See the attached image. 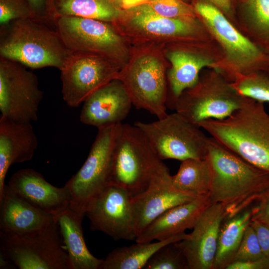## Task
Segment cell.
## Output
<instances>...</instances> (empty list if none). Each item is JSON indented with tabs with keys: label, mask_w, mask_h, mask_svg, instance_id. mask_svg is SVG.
Instances as JSON below:
<instances>
[{
	"label": "cell",
	"mask_w": 269,
	"mask_h": 269,
	"mask_svg": "<svg viewBox=\"0 0 269 269\" xmlns=\"http://www.w3.org/2000/svg\"><path fill=\"white\" fill-rule=\"evenodd\" d=\"M245 7L258 45L269 54V0H246Z\"/></svg>",
	"instance_id": "29"
},
{
	"label": "cell",
	"mask_w": 269,
	"mask_h": 269,
	"mask_svg": "<svg viewBox=\"0 0 269 269\" xmlns=\"http://www.w3.org/2000/svg\"><path fill=\"white\" fill-rule=\"evenodd\" d=\"M53 25L35 19L16 20L0 26V57L32 69L59 70L71 53Z\"/></svg>",
	"instance_id": "3"
},
{
	"label": "cell",
	"mask_w": 269,
	"mask_h": 269,
	"mask_svg": "<svg viewBox=\"0 0 269 269\" xmlns=\"http://www.w3.org/2000/svg\"><path fill=\"white\" fill-rule=\"evenodd\" d=\"M226 269H269V254L251 262H235Z\"/></svg>",
	"instance_id": "37"
},
{
	"label": "cell",
	"mask_w": 269,
	"mask_h": 269,
	"mask_svg": "<svg viewBox=\"0 0 269 269\" xmlns=\"http://www.w3.org/2000/svg\"><path fill=\"white\" fill-rule=\"evenodd\" d=\"M167 57L171 67L167 75L170 96L166 100V107L174 110L182 93L196 84L202 69L215 64L207 56L184 50L171 51Z\"/></svg>",
	"instance_id": "23"
},
{
	"label": "cell",
	"mask_w": 269,
	"mask_h": 269,
	"mask_svg": "<svg viewBox=\"0 0 269 269\" xmlns=\"http://www.w3.org/2000/svg\"><path fill=\"white\" fill-rule=\"evenodd\" d=\"M0 254L20 269H69L57 221L26 234L0 232Z\"/></svg>",
	"instance_id": "5"
},
{
	"label": "cell",
	"mask_w": 269,
	"mask_h": 269,
	"mask_svg": "<svg viewBox=\"0 0 269 269\" xmlns=\"http://www.w3.org/2000/svg\"><path fill=\"white\" fill-rule=\"evenodd\" d=\"M132 105L124 84L116 78L97 90L83 103L80 120L97 129L120 124L129 114Z\"/></svg>",
	"instance_id": "18"
},
{
	"label": "cell",
	"mask_w": 269,
	"mask_h": 269,
	"mask_svg": "<svg viewBox=\"0 0 269 269\" xmlns=\"http://www.w3.org/2000/svg\"><path fill=\"white\" fill-rule=\"evenodd\" d=\"M195 8L223 47L229 62L227 72L234 81L257 71H269V54L242 34L220 9L206 0L197 2Z\"/></svg>",
	"instance_id": "6"
},
{
	"label": "cell",
	"mask_w": 269,
	"mask_h": 269,
	"mask_svg": "<svg viewBox=\"0 0 269 269\" xmlns=\"http://www.w3.org/2000/svg\"><path fill=\"white\" fill-rule=\"evenodd\" d=\"M199 196L181 192L172 185V175L162 161L145 191L132 197L134 225L137 237L152 221L167 210Z\"/></svg>",
	"instance_id": "15"
},
{
	"label": "cell",
	"mask_w": 269,
	"mask_h": 269,
	"mask_svg": "<svg viewBox=\"0 0 269 269\" xmlns=\"http://www.w3.org/2000/svg\"><path fill=\"white\" fill-rule=\"evenodd\" d=\"M132 196L125 190L108 185L88 203L85 215L93 231L115 240L135 241Z\"/></svg>",
	"instance_id": "13"
},
{
	"label": "cell",
	"mask_w": 269,
	"mask_h": 269,
	"mask_svg": "<svg viewBox=\"0 0 269 269\" xmlns=\"http://www.w3.org/2000/svg\"><path fill=\"white\" fill-rule=\"evenodd\" d=\"M143 269H189V267L177 242L166 244L159 249Z\"/></svg>",
	"instance_id": "31"
},
{
	"label": "cell",
	"mask_w": 269,
	"mask_h": 269,
	"mask_svg": "<svg viewBox=\"0 0 269 269\" xmlns=\"http://www.w3.org/2000/svg\"><path fill=\"white\" fill-rule=\"evenodd\" d=\"M188 234L183 233L157 242H136L129 246L116 248L105 259L100 269H143L151 256L166 244L181 241Z\"/></svg>",
	"instance_id": "25"
},
{
	"label": "cell",
	"mask_w": 269,
	"mask_h": 269,
	"mask_svg": "<svg viewBox=\"0 0 269 269\" xmlns=\"http://www.w3.org/2000/svg\"><path fill=\"white\" fill-rule=\"evenodd\" d=\"M56 221L46 213L11 193L5 185L0 196V232L26 234L44 229Z\"/></svg>",
	"instance_id": "21"
},
{
	"label": "cell",
	"mask_w": 269,
	"mask_h": 269,
	"mask_svg": "<svg viewBox=\"0 0 269 269\" xmlns=\"http://www.w3.org/2000/svg\"><path fill=\"white\" fill-rule=\"evenodd\" d=\"M161 162L139 128L120 123L108 185L120 187L135 196L146 190Z\"/></svg>",
	"instance_id": "4"
},
{
	"label": "cell",
	"mask_w": 269,
	"mask_h": 269,
	"mask_svg": "<svg viewBox=\"0 0 269 269\" xmlns=\"http://www.w3.org/2000/svg\"><path fill=\"white\" fill-rule=\"evenodd\" d=\"M23 19L45 21L34 12L26 0H0V26Z\"/></svg>",
	"instance_id": "32"
},
{
	"label": "cell",
	"mask_w": 269,
	"mask_h": 269,
	"mask_svg": "<svg viewBox=\"0 0 269 269\" xmlns=\"http://www.w3.org/2000/svg\"><path fill=\"white\" fill-rule=\"evenodd\" d=\"M145 134L159 158L181 161L206 158L209 136L177 112L152 122L134 124Z\"/></svg>",
	"instance_id": "7"
},
{
	"label": "cell",
	"mask_w": 269,
	"mask_h": 269,
	"mask_svg": "<svg viewBox=\"0 0 269 269\" xmlns=\"http://www.w3.org/2000/svg\"><path fill=\"white\" fill-rule=\"evenodd\" d=\"M116 5L124 9H132L147 3L149 0H113Z\"/></svg>",
	"instance_id": "39"
},
{
	"label": "cell",
	"mask_w": 269,
	"mask_h": 269,
	"mask_svg": "<svg viewBox=\"0 0 269 269\" xmlns=\"http://www.w3.org/2000/svg\"><path fill=\"white\" fill-rule=\"evenodd\" d=\"M232 85L241 95L269 103V71H259L236 78Z\"/></svg>",
	"instance_id": "30"
},
{
	"label": "cell",
	"mask_w": 269,
	"mask_h": 269,
	"mask_svg": "<svg viewBox=\"0 0 269 269\" xmlns=\"http://www.w3.org/2000/svg\"><path fill=\"white\" fill-rule=\"evenodd\" d=\"M220 9L223 13L230 14L232 11V0H206Z\"/></svg>",
	"instance_id": "40"
},
{
	"label": "cell",
	"mask_w": 269,
	"mask_h": 269,
	"mask_svg": "<svg viewBox=\"0 0 269 269\" xmlns=\"http://www.w3.org/2000/svg\"><path fill=\"white\" fill-rule=\"evenodd\" d=\"M156 13L169 18H194L193 9L180 0H149L147 2Z\"/></svg>",
	"instance_id": "34"
},
{
	"label": "cell",
	"mask_w": 269,
	"mask_h": 269,
	"mask_svg": "<svg viewBox=\"0 0 269 269\" xmlns=\"http://www.w3.org/2000/svg\"><path fill=\"white\" fill-rule=\"evenodd\" d=\"M251 225L257 234L263 253L269 254V227L255 220L251 221Z\"/></svg>",
	"instance_id": "38"
},
{
	"label": "cell",
	"mask_w": 269,
	"mask_h": 269,
	"mask_svg": "<svg viewBox=\"0 0 269 269\" xmlns=\"http://www.w3.org/2000/svg\"><path fill=\"white\" fill-rule=\"evenodd\" d=\"M212 178V169L207 157L189 159L181 161L177 172L172 175V182L179 191L202 196L209 194Z\"/></svg>",
	"instance_id": "27"
},
{
	"label": "cell",
	"mask_w": 269,
	"mask_h": 269,
	"mask_svg": "<svg viewBox=\"0 0 269 269\" xmlns=\"http://www.w3.org/2000/svg\"><path fill=\"white\" fill-rule=\"evenodd\" d=\"M84 216L69 207L55 216L68 253L69 269H100L103 259L93 256L85 242L82 228Z\"/></svg>",
	"instance_id": "22"
},
{
	"label": "cell",
	"mask_w": 269,
	"mask_h": 269,
	"mask_svg": "<svg viewBox=\"0 0 269 269\" xmlns=\"http://www.w3.org/2000/svg\"><path fill=\"white\" fill-rule=\"evenodd\" d=\"M252 220L269 227V188L251 206Z\"/></svg>",
	"instance_id": "35"
},
{
	"label": "cell",
	"mask_w": 269,
	"mask_h": 269,
	"mask_svg": "<svg viewBox=\"0 0 269 269\" xmlns=\"http://www.w3.org/2000/svg\"><path fill=\"white\" fill-rule=\"evenodd\" d=\"M118 124L98 128L83 165L66 183L71 194L70 207L85 215L89 201L108 185Z\"/></svg>",
	"instance_id": "9"
},
{
	"label": "cell",
	"mask_w": 269,
	"mask_h": 269,
	"mask_svg": "<svg viewBox=\"0 0 269 269\" xmlns=\"http://www.w3.org/2000/svg\"><path fill=\"white\" fill-rule=\"evenodd\" d=\"M111 61L90 53L72 51L60 70L66 104L76 108L97 90L117 78V68Z\"/></svg>",
	"instance_id": "11"
},
{
	"label": "cell",
	"mask_w": 269,
	"mask_h": 269,
	"mask_svg": "<svg viewBox=\"0 0 269 269\" xmlns=\"http://www.w3.org/2000/svg\"><path fill=\"white\" fill-rule=\"evenodd\" d=\"M6 186L14 195L54 216L70 205L71 194L65 185L62 187L53 186L40 173L32 168L17 171L11 176Z\"/></svg>",
	"instance_id": "17"
},
{
	"label": "cell",
	"mask_w": 269,
	"mask_h": 269,
	"mask_svg": "<svg viewBox=\"0 0 269 269\" xmlns=\"http://www.w3.org/2000/svg\"><path fill=\"white\" fill-rule=\"evenodd\" d=\"M206 157L212 174L211 203L223 205L225 219L251 207L269 188V172L247 162L211 136Z\"/></svg>",
	"instance_id": "1"
},
{
	"label": "cell",
	"mask_w": 269,
	"mask_h": 269,
	"mask_svg": "<svg viewBox=\"0 0 269 269\" xmlns=\"http://www.w3.org/2000/svg\"><path fill=\"white\" fill-rule=\"evenodd\" d=\"M34 12L44 21L54 25L55 17L53 6L47 0H26Z\"/></svg>",
	"instance_id": "36"
},
{
	"label": "cell",
	"mask_w": 269,
	"mask_h": 269,
	"mask_svg": "<svg viewBox=\"0 0 269 269\" xmlns=\"http://www.w3.org/2000/svg\"><path fill=\"white\" fill-rule=\"evenodd\" d=\"M38 143L31 123H18L0 116V196L9 166L31 160Z\"/></svg>",
	"instance_id": "19"
},
{
	"label": "cell",
	"mask_w": 269,
	"mask_h": 269,
	"mask_svg": "<svg viewBox=\"0 0 269 269\" xmlns=\"http://www.w3.org/2000/svg\"><path fill=\"white\" fill-rule=\"evenodd\" d=\"M225 218L223 205L211 204L200 216L192 232L178 242L189 269H212L219 231Z\"/></svg>",
	"instance_id": "16"
},
{
	"label": "cell",
	"mask_w": 269,
	"mask_h": 269,
	"mask_svg": "<svg viewBox=\"0 0 269 269\" xmlns=\"http://www.w3.org/2000/svg\"><path fill=\"white\" fill-rule=\"evenodd\" d=\"M117 78L126 87L133 105L157 119L166 116L167 87L165 69L156 57L146 55L137 58Z\"/></svg>",
	"instance_id": "12"
},
{
	"label": "cell",
	"mask_w": 269,
	"mask_h": 269,
	"mask_svg": "<svg viewBox=\"0 0 269 269\" xmlns=\"http://www.w3.org/2000/svg\"><path fill=\"white\" fill-rule=\"evenodd\" d=\"M131 22L137 29L156 36H185L196 29L194 18H169L154 12L148 3L132 8Z\"/></svg>",
	"instance_id": "24"
},
{
	"label": "cell",
	"mask_w": 269,
	"mask_h": 269,
	"mask_svg": "<svg viewBox=\"0 0 269 269\" xmlns=\"http://www.w3.org/2000/svg\"><path fill=\"white\" fill-rule=\"evenodd\" d=\"M211 204L209 194L175 206L152 221L138 236L135 242L163 241L193 229L203 211Z\"/></svg>",
	"instance_id": "20"
},
{
	"label": "cell",
	"mask_w": 269,
	"mask_h": 269,
	"mask_svg": "<svg viewBox=\"0 0 269 269\" xmlns=\"http://www.w3.org/2000/svg\"><path fill=\"white\" fill-rule=\"evenodd\" d=\"M265 255L257 234L250 224L244 233L234 262L254 261L261 258Z\"/></svg>",
	"instance_id": "33"
},
{
	"label": "cell",
	"mask_w": 269,
	"mask_h": 269,
	"mask_svg": "<svg viewBox=\"0 0 269 269\" xmlns=\"http://www.w3.org/2000/svg\"><path fill=\"white\" fill-rule=\"evenodd\" d=\"M251 221V207L224 220L219 231L212 269H226L234 262L244 233Z\"/></svg>",
	"instance_id": "26"
},
{
	"label": "cell",
	"mask_w": 269,
	"mask_h": 269,
	"mask_svg": "<svg viewBox=\"0 0 269 269\" xmlns=\"http://www.w3.org/2000/svg\"><path fill=\"white\" fill-rule=\"evenodd\" d=\"M53 7L54 19L70 16L110 22L117 20L120 14L113 0H53Z\"/></svg>",
	"instance_id": "28"
},
{
	"label": "cell",
	"mask_w": 269,
	"mask_h": 269,
	"mask_svg": "<svg viewBox=\"0 0 269 269\" xmlns=\"http://www.w3.org/2000/svg\"><path fill=\"white\" fill-rule=\"evenodd\" d=\"M54 24L65 45L72 51L90 53L111 60L118 55L122 39L109 22L60 16L55 18Z\"/></svg>",
	"instance_id": "14"
},
{
	"label": "cell",
	"mask_w": 269,
	"mask_h": 269,
	"mask_svg": "<svg viewBox=\"0 0 269 269\" xmlns=\"http://www.w3.org/2000/svg\"><path fill=\"white\" fill-rule=\"evenodd\" d=\"M23 64L0 57V117L21 123L38 119L43 97L38 78Z\"/></svg>",
	"instance_id": "10"
},
{
	"label": "cell",
	"mask_w": 269,
	"mask_h": 269,
	"mask_svg": "<svg viewBox=\"0 0 269 269\" xmlns=\"http://www.w3.org/2000/svg\"><path fill=\"white\" fill-rule=\"evenodd\" d=\"M198 126L229 150L269 172V114L264 103L246 97L229 116Z\"/></svg>",
	"instance_id": "2"
},
{
	"label": "cell",
	"mask_w": 269,
	"mask_h": 269,
	"mask_svg": "<svg viewBox=\"0 0 269 269\" xmlns=\"http://www.w3.org/2000/svg\"><path fill=\"white\" fill-rule=\"evenodd\" d=\"M245 98L223 76L212 71L200 75L196 84L182 93L174 110L198 125L206 120L227 118L241 107Z\"/></svg>",
	"instance_id": "8"
}]
</instances>
